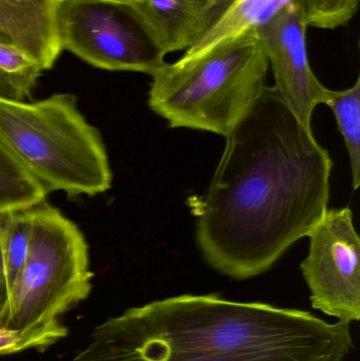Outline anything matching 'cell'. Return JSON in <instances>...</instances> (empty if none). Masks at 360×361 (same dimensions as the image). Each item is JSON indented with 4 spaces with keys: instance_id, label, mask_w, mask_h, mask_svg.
<instances>
[{
    "instance_id": "8",
    "label": "cell",
    "mask_w": 360,
    "mask_h": 361,
    "mask_svg": "<svg viewBox=\"0 0 360 361\" xmlns=\"http://www.w3.org/2000/svg\"><path fill=\"white\" fill-rule=\"evenodd\" d=\"M306 29L297 0L279 8L255 33L274 76L273 88L302 126L312 131L315 108L325 104L329 89L311 68L306 53Z\"/></svg>"
},
{
    "instance_id": "12",
    "label": "cell",
    "mask_w": 360,
    "mask_h": 361,
    "mask_svg": "<svg viewBox=\"0 0 360 361\" xmlns=\"http://www.w3.org/2000/svg\"><path fill=\"white\" fill-rule=\"evenodd\" d=\"M325 105L334 112L338 128L345 139L352 171V187L360 185V78L346 90L328 91Z\"/></svg>"
},
{
    "instance_id": "5",
    "label": "cell",
    "mask_w": 360,
    "mask_h": 361,
    "mask_svg": "<svg viewBox=\"0 0 360 361\" xmlns=\"http://www.w3.org/2000/svg\"><path fill=\"white\" fill-rule=\"evenodd\" d=\"M27 260L0 326L27 331L57 322L92 290L89 246L75 223L46 200L31 207Z\"/></svg>"
},
{
    "instance_id": "13",
    "label": "cell",
    "mask_w": 360,
    "mask_h": 361,
    "mask_svg": "<svg viewBox=\"0 0 360 361\" xmlns=\"http://www.w3.org/2000/svg\"><path fill=\"white\" fill-rule=\"evenodd\" d=\"M42 71L40 63L25 51L0 44V99L25 102Z\"/></svg>"
},
{
    "instance_id": "15",
    "label": "cell",
    "mask_w": 360,
    "mask_h": 361,
    "mask_svg": "<svg viewBox=\"0 0 360 361\" xmlns=\"http://www.w3.org/2000/svg\"><path fill=\"white\" fill-rule=\"evenodd\" d=\"M32 235L31 207L8 210L4 216L0 244L10 293L23 271Z\"/></svg>"
},
{
    "instance_id": "19",
    "label": "cell",
    "mask_w": 360,
    "mask_h": 361,
    "mask_svg": "<svg viewBox=\"0 0 360 361\" xmlns=\"http://www.w3.org/2000/svg\"><path fill=\"white\" fill-rule=\"evenodd\" d=\"M6 212H0V233L4 224V216ZM10 303V286L6 278V269H4V257H2L1 244H0V322L6 316Z\"/></svg>"
},
{
    "instance_id": "6",
    "label": "cell",
    "mask_w": 360,
    "mask_h": 361,
    "mask_svg": "<svg viewBox=\"0 0 360 361\" xmlns=\"http://www.w3.org/2000/svg\"><path fill=\"white\" fill-rule=\"evenodd\" d=\"M57 29L63 49L99 69L154 76L166 63L127 0H61Z\"/></svg>"
},
{
    "instance_id": "9",
    "label": "cell",
    "mask_w": 360,
    "mask_h": 361,
    "mask_svg": "<svg viewBox=\"0 0 360 361\" xmlns=\"http://www.w3.org/2000/svg\"><path fill=\"white\" fill-rule=\"evenodd\" d=\"M61 0H0V44L17 47L49 70L63 50L57 29Z\"/></svg>"
},
{
    "instance_id": "1",
    "label": "cell",
    "mask_w": 360,
    "mask_h": 361,
    "mask_svg": "<svg viewBox=\"0 0 360 361\" xmlns=\"http://www.w3.org/2000/svg\"><path fill=\"white\" fill-rule=\"evenodd\" d=\"M225 139L196 239L209 267L245 280L268 271L329 209L333 162L271 87Z\"/></svg>"
},
{
    "instance_id": "4",
    "label": "cell",
    "mask_w": 360,
    "mask_h": 361,
    "mask_svg": "<svg viewBox=\"0 0 360 361\" xmlns=\"http://www.w3.org/2000/svg\"><path fill=\"white\" fill-rule=\"evenodd\" d=\"M268 61L255 32L207 52L165 63L154 76L148 105L171 128L228 137L262 94Z\"/></svg>"
},
{
    "instance_id": "10",
    "label": "cell",
    "mask_w": 360,
    "mask_h": 361,
    "mask_svg": "<svg viewBox=\"0 0 360 361\" xmlns=\"http://www.w3.org/2000/svg\"><path fill=\"white\" fill-rule=\"evenodd\" d=\"M151 46L163 56L186 51L196 40L198 0H127Z\"/></svg>"
},
{
    "instance_id": "17",
    "label": "cell",
    "mask_w": 360,
    "mask_h": 361,
    "mask_svg": "<svg viewBox=\"0 0 360 361\" xmlns=\"http://www.w3.org/2000/svg\"><path fill=\"white\" fill-rule=\"evenodd\" d=\"M67 335V329L58 320L27 331L8 330L0 326V355L30 349H44L65 338Z\"/></svg>"
},
{
    "instance_id": "18",
    "label": "cell",
    "mask_w": 360,
    "mask_h": 361,
    "mask_svg": "<svg viewBox=\"0 0 360 361\" xmlns=\"http://www.w3.org/2000/svg\"><path fill=\"white\" fill-rule=\"evenodd\" d=\"M236 1L237 0H198L200 14L197 25L196 40L215 25Z\"/></svg>"
},
{
    "instance_id": "7",
    "label": "cell",
    "mask_w": 360,
    "mask_h": 361,
    "mask_svg": "<svg viewBox=\"0 0 360 361\" xmlns=\"http://www.w3.org/2000/svg\"><path fill=\"white\" fill-rule=\"evenodd\" d=\"M300 264L313 309L350 326L360 319V241L350 208L328 209Z\"/></svg>"
},
{
    "instance_id": "2",
    "label": "cell",
    "mask_w": 360,
    "mask_h": 361,
    "mask_svg": "<svg viewBox=\"0 0 360 361\" xmlns=\"http://www.w3.org/2000/svg\"><path fill=\"white\" fill-rule=\"evenodd\" d=\"M350 326L217 294L167 297L94 329L73 361H345Z\"/></svg>"
},
{
    "instance_id": "16",
    "label": "cell",
    "mask_w": 360,
    "mask_h": 361,
    "mask_svg": "<svg viewBox=\"0 0 360 361\" xmlns=\"http://www.w3.org/2000/svg\"><path fill=\"white\" fill-rule=\"evenodd\" d=\"M297 4L308 27L334 30L355 16L359 0H297Z\"/></svg>"
},
{
    "instance_id": "11",
    "label": "cell",
    "mask_w": 360,
    "mask_h": 361,
    "mask_svg": "<svg viewBox=\"0 0 360 361\" xmlns=\"http://www.w3.org/2000/svg\"><path fill=\"white\" fill-rule=\"evenodd\" d=\"M290 1L291 0H237L215 25L184 51L180 59L199 56L228 40L254 33Z\"/></svg>"
},
{
    "instance_id": "14",
    "label": "cell",
    "mask_w": 360,
    "mask_h": 361,
    "mask_svg": "<svg viewBox=\"0 0 360 361\" xmlns=\"http://www.w3.org/2000/svg\"><path fill=\"white\" fill-rule=\"evenodd\" d=\"M44 187L0 145V212L30 208L44 201Z\"/></svg>"
},
{
    "instance_id": "3",
    "label": "cell",
    "mask_w": 360,
    "mask_h": 361,
    "mask_svg": "<svg viewBox=\"0 0 360 361\" xmlns=\"http://www.w3.org/2000/svg\"><path fill=\"white\" fill-rule=\"evenodd\" d=\"M0 145L46 192L94 197L111 187L101 133L78 110L74 95L34 103L0 99Z\"/></svg>"
}]
</instances>
